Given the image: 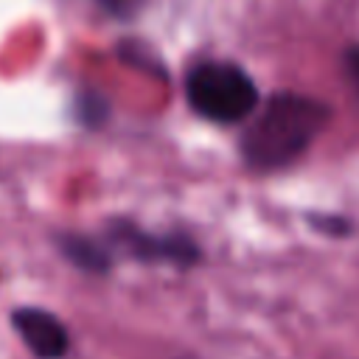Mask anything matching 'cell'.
Here are the masks:
<instances>
[{
  "label": "cell",
  "instance_id": "1",
  "mask_svg": "<svg viewBox=\"0 0 359 359\" xmlns=\"http://www.w3.org/2000/svg\"><path fill=\"white\" fill-rule=\"evenodd\" d=\"M331 118L328 104L300 93H275L247 123L238 149L252 171H278L294 163Z\"/></svg>",
  "mask_w": 359,
  "mask_h": 359
},
{
  "label": "cell",
  "instance_id": "2",
  "mask_svg": "<svg viewBox=\"0 0 359 359\" xmlns=\"http://www.w3.org/2000/svg\"><path fill=\"white\" fill-rule=\"evenodd\" d=\"M185 98L210 123H241L258 107V87L238 65L208 59L188 70Z\"/></svg>",
  "mask_w": 359,
  "mask_h": 359
},
{
  "label": "cell",
  "instance_id": "3",
  "mask_svg": "<svg viewBox=\"0 0 359 359\" xmlns=\"http://www.w3.org/2000/svg\"><path fill=\"white\" fill-rule=\"evenodd\" d=\"M104 241L112 247V252H123L140 264H171L177 269H188L202 258V247L191 233H151L129 219H112L107 224Z\"/></svg>",
  "mask_w": 359,
  "mask_h": 359
},
{
  "label": "cell",
  "instance_id": "4",
  "mask_svg": "<svg viewBox=\"0 0 359 359\" xmlns=\"http://www.w3.org/2000/svg\"><path fill=\"white\" fill-rule=\"evenodd\" d=\"M11 328L36 359H62L70 351V334L65 323L39 306H17L11 311Z\"/></svg>",
  "mask_w": 359,
  "mask_h": 359
},
{
  "label": "cell",
  "instance_id": "5",
  "mask_svg": "<svg viewBox=\"0 0 359 359\" xmlns=\"http://www.w3.org/2000/svg\"><path fill=\"white\" fill-rule=\"evenodd\" d=\"M56 250L65 261H70L76 269L87 272V275H109L112 269V247L107 241H98L87 233H73V230H65V233H56Z\"/></svg>",
  "mask_w": 359,
  "mask_h": 359
},
{
  "label": "cell",
  "instance_id": "6",
  "mask_svg": "<svg viewBox=\"0 0 359 359\" xmlns=\"http://www.w3.org/2000/svg\"><path fill=\"white\" fill-rule=\"evenodd\" d=\"M73 112H76V121H79L81 126L98 129V126H104L107 118H109V101H107L101 93H95V90H84V93L76 95Z\"/></svg>",
  "mask_w": 359,
  "mask_h": 359
},
{
  "label": "cell",
  "instance_id": "7",
  "mask_svg": "<svg viewBox=\"0 0 359 359\" xmlns=\"http://www.w3.org/2000/svg\"><path fill=\"white\" fill-rule=\"evenodd\" d=\"M309 222H311V227H317V230H323V233H331V236H345V233H351V222L342 219V216L311 213Z\"/></svg>",
  "mask_w": 359,
  "mask_h": 359
},
{
  "label": "cell",
  "instance_id": "8",
  "mask_svg": "<svg viewBox=\"0 0 359 359\" xmlns=\"http://www.w3.org/2000/svg\"><path fill=\"white\" fill-rule=\"evenodd\" d=\"M98 6L115 20H129L146 6V0H98Z\"/></svg>",
  "mask_w": 359,
  "mask_h": 359
},
{
  "label": "cell",
  "instance_id": "9",
  "mask_svg": "<svg viewBox=\"0 0 359 359\" xmlns=\"http://www.w3.org/2000/svg\"><path fill=\"white\" fill-rule=\"evenodd\" d=\"M345 70H348L353 87L359 90V45H353V48L345 50Z\"/></svg>",
  "mask_w": 359,
  "mask_h": 359
}]
</instances>
